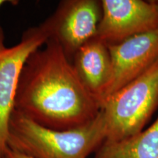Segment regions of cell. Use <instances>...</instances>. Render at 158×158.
<instances>
[{
    "mask_svg": "<svg viewBox=\"0 0 158 158\" xmlns=\"http://www.w3.org/2000/svg\"><path fill=\"white\" fill-rule=\"evenodd\" d=\"M108 46L113 80L107 98L158 62V28Z\"/></svg>",
    "mask_w": 158,
    "mask_h": 158,
    "instance_id": "7",
    "label": "cell"
},
{
    "mask_svg": "<svg viewBox=\"0 0 158 158\" xmlns=\"http://www.w3.org/2000/svg\"><path fill=\"white\" fill-rule=\"evenodd\" d=\"M97 38L107 45L158 28V0H102Z\"/></svg>",
    "mask_w": 158,
    "mask_h": 158,
    "instance_id": "6",
    "label": "cell"
},
{
    "mask_svg": "<svg viewBox=\"0 0 158 158\" xmlns=\"http://www.w3.org/2000/svg\"><path fill=\"white\" fill-rule=\"evenodd\" d=\"M102 110L89 123L66 130L41 126L16 110L9 122L7 147L30 158H87L106 141Z\"/></svg>",
    "mask_w": 158,
    "mask_h": 158,
    "instance_id": "2",
    "label": "cell"
},
{
    "mask_svg": "<svg viewBox=\"0 0 158 158\" xmlns=\"http://www.w3.org/2000/svg\"><path fill=\"white\" fill-rule=\"evenodd\" d=\"M101 16V1L64 0L41 25L71 62L76 51L96 37Z\"/></svg>",
    "mask_w": 158,
    "mask_h": 158,
    "instance_id": "5",
    "label": "cell"
},
{
    "mask_svg": "<svg viewBox=\"0 0 158 158\" xmlns=\"http://www.w3.org/2000/svg\"><path fill=\"white\" fill-rule=\"evenodd\" d=\"M35 51L21 70L14 110L56 130L76 128L100 113V105L84 87L72 62L53 40Z\"/></svg>",
    "mask_w": 158,
    "mask_h": 158,
    "instance_id": "1",
    "label": "cell"
},
{
    "mask_svg": "<svg viewBox=\"0 0 158 158\" xmlns=\"http://www.w3.org/2000/svg\"><path fill=\"white\" fill-rule=\"evenodd\" d=\"M94 158H158V118L147 130L116 142H103Z\"/></svg>",
    "mask_w": 158,
    "mask_h": 158,
    "instance_id": "9",
    "label": "cell"
},
{
    "mask_svg": "<svg viewBox=\"0 0 158 158\" xmlns=\"http://www.w3.org/2000/svg\"><path fill=\"white\" fill-rule=\"evenodd\" d=\"M3 158H30L27 156L24 155H22V154L17 152L13 151L9 148H7L6 152H5V155H4Z\"/></svg>",
    "mask_w": 158,
    "mask_h": 158,
    "instance_id": "10",
    "label": "cell"
},
{
    "mask_svg": "<svg viewBox=\"0 0 158 158\" xmlns=\"http://www.w3.org/2000/svg\"><path fill=\"white\" fill-rule=\"evenodd\" d=\"M158 106V62L101 104L107 124L104 142H116L141 132Z\"/></svg>",
    "mask_w": 158,
    "mask_h": 158,
    "instance_id": "3",
    "label": "cell"
},
{
    "mask_svg": "<svg viewBox=\"0 0 158 158\" xmlns=\"http://www.w3.org/2000/svg\"><path fill=\"white\" fill-rule=\"evenodd\" d=\"M6 2H7V1H5V0H0V8L3 5H5Z\"/></svg>",
    "mask_w": 158,
    "mask_h": 158,
    "instance_id": "11",
    "label": "cell"
},
{
    "mask_svg": "<svg viewBox=\"0 0 158 158\" xmlns=\"http://www.w3.org/2000/svg\"><path fill=\"white\" fill-rule=\"evenodd\" d=\"M48 37L42 25L23 32L16 45L7 47L0 27V158L7 148L9 122L14 110L15 99L21 70L35 51L42 47Z\"/></svg>",
    "mask_w": 158,
    "mask_h": 158,
    "instance_id": "4",
    "label": "cell"
},
{
    "mask_svg": "<svg viewBox=\"0 0 158 158\" xmlns=\"http://www.w3.org/2000/svg\"><path fill=\"white\" fill-rule=\"evenodd\" d=\"M71 62L84 87L101 107L113 80V66L108 45L94 37L76 51Z\"/></svg>",
    "mask_w": 158,
    "mask_h": 158,
    "instance_id": "8",
    "label": "cell"
}]
</instances>
